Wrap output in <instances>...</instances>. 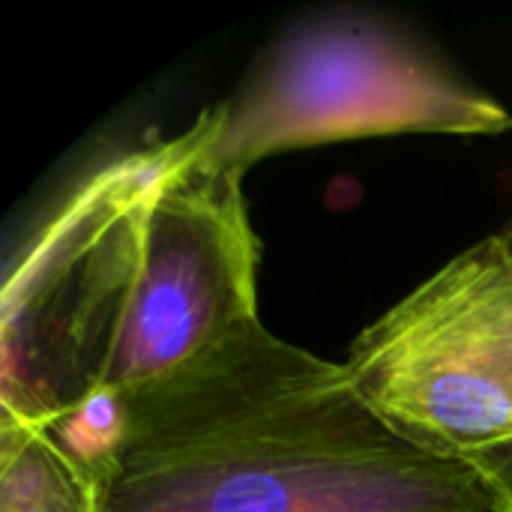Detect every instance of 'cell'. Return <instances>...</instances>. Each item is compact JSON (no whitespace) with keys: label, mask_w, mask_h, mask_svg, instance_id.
I'll return each instance as SVG.
<instances>
[{"label":"cell","mask_w":512,"mask_h":512,"mask_svg":"<svg viewBox=\"0 0 512 512\" xmlns=\"http://www.w3.org/2000/svg\"><path fill=\"white\" fill-rule=\"evenodd\" d=\"M213 111V156L240 174L264 156L336 141L512 129L501 102L399 27L366 15H327L285 30Z\"/></svg>","instance_id":"3"},{"label":"cell","mask_w":512,"mask_h":512,"mask_svg":"<svg viewBox=\"0 0 512 512\" xmlns=\"http://www.w3.org/2000/svg\"><path fill=\"white\" fill-rule=\"evenodd\" d=\"M501 237L507 240V246H510V249H512V219H510V222H507V225H504V231H501Z\"/></svg>","instance_id":"7"},{"label":"cell","mask_w":512,"mask_h":512,"mask_svg":"<svg viewBox=\"0 0 512 512\" xmlns=\"http://www.w3.org/2000/svg\"><path fill=\"white\" fill-rule=\"evenodd\" d=\"M492 495L495 512H512V447L471 462Z\"/></svg>","instance_id":"6"},{"label":"cell","mask_w":512,"mask_h":512,"mask_svg":"<svg viewBox=\"0 0 512 512\" xmlns=\"http://www.w3.org/2000/svg\"><path fill=\"white\" fill-rule=\"evenodd\" d=\"M0 512H102L96 471L57 429L3 417Z\"/></svg>","instance_id":"5"},{"label":"cell","mask_w":512,"mask_h":512,"mask_svg":"<svg viewBox=\"0 0 512 512\" xmlns=\"http://www.w3.org/2000/svg\"><path fill=\"white\" fill-rule=\"evenodd\" d=\"M84 459L102 512H495L330 363L252 321L120 402Z\"/></svg>","instance_id":"2"},{"label":"cell","mask_w":512,"mask_h":512,"mask_svg":"<svg viewBox=\"0 0 512 512\" xmlns=\"http://www.w3.org/2000/svg\"><path fill=\"white\" fill-rule=\"evenodd\" d=\"M216 111L96 168L9 270L3 417L87 453L111 411L258 321L261 246Z\"/></svg>","instance_id":"1"},{"label":"cell","mask_w":512,"mask_h":512,"mask_svg":"<svg viewBox=\"0 0 512 512\" xmlns=\"http://www.w3.org/2000/svg\"><path fill=\"white\" fill-rule=\"evenodd\" d=\"M372 408L459 462L512 447V249L492 234L369 324L345 360Z\"/></svg>","instance_id":"4"}]
</instances>
